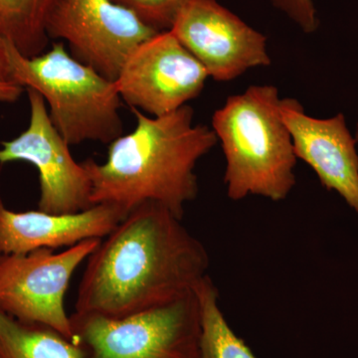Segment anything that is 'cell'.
I'll use <instances>...</instances> for the list:
<instances>
[{"instance_id": "6da1fadb", "label": "cell", "mask_w": 358, "mask_h": 358, "mask_svg": "<svg viewBox=\"0 0 358 358\" xmlns=\"http://www.w3.org/2000/svg\"><path fill=\"white\" fill-rule=\"evenodd\" d=\"M210 265L182 219L157 202L129 212L87 259L75 313L128 317L192 293Z\"/></svg>"}, {"instance_id": "7a4b0ae2", "label": "cell", "mask_w": 358, "mask_h": 358, "mask_svg": "<svg viewBox=\"0 0 358 358\" xmlns=\"http://www.w3.org/2000/svg\"><path fill=\"white\" fill-rule=\"evenodd\" d=\"M131 110L136 129L110 143L107 160L83 162L92 205H114L127 216L141 204L157 202L182 219L186 204L199 193L195 167L218 143L217 136L193 124L189 105L162 117Z\"/></svg>"}, {"instance_id": "3957f363", "label": "cell", "mask_w": 358, "mask_h": 358, "mask_svg": "<svg viewBox=\"0 0 358 358\" xmlns=\"http://www.w3.org/2000/svg\"><path fill=\"white\" fill-rule=\"evenodd\" d=\"M280 101L275 86H251L214 113L212 129L225 155L224 183L230 199L259 195L282 201L296 185L298 159Z\"/></svg>"}, {"instance_id": "277c9868", "label": "cell", "mask_w": 358, "mask_h": 358, "mask_svg": "<svg viewBox=\"0 0 358 358\" xmlns=\"http://www.w3.org/2000/svg\"><path fill=\"white\" fill-rule=\"evenodd\" d=\"M7 57L13 81L43 96L52 124L69 145H110L124 134L115 82L72 57L62 42L29 58L8 39Z\"/></svg>"}, {"instance_id": "5b68a950", "label": "cell", "mask_w": 358, "mask_h": 358, "mask_svg": "<svg viewBox=\"0 0 358 358\" xmlns=\"http://www.w3.org/2000/svg\"><path fill=\"white\" fill-rule=\"evenodd\" d=\"M73 341L86 358H199L201 308L194 291L128 317L73 313Z\"/></svg>"}, {"instance_id": "8992f818", "label": "cell", "mask_w": 358, "mask_h": 358, "mask_svg": "<svg viewBox=\"0 0 358 358\" xmlns=\"http://www.w3.org/2000/svg\"><path fill=\"white\" fill-rule=\"evenodd\" d=\"M101 240H85L60 253L39 249L0 257V310L20 322L52 327L73 341L66 292L77 268Z\"/></svg>"}, {"instance_id": "52a82bcc", "label": "cell", "mask_w": 358, "mask_h": 358, "mask_svg": "<svg viewBox=\"0 0 358 358\" xmlns=\"http://www.w3.org/2000/svg\"><path fill=\"white\" fill-rule=\"evenodd\" d=\"M46 33L65 40L72 57L115 82L136 47L159 32L112 0H55Z\"/></svg>"}, {"instance_id": "ba28073f", "label": "cell", "mask_w": 358, "mask_h": 358, "mask_svg": "<svg viewBox=\"0 0 358 358\" xmlns=\"http://www.w3.org/2000/svg\"><path fill=\"white\" fill-rule=\"evenodd\" d=\"M30 103L28 128L17 138L2 141L0 164L26 162L39 173L38 210L74 214L94 206L92 182L84 166L71 155L69 143L53 126L43 96L27 89Z\"/></svg>"}, {"instance_id": "9c48e42d", "label": "cell", "mask_w": 358, "mask_h": 358, "mask_svg": "<svg viewBox=\"0 0 358 358\" xmlns=\"http://www.w3.org/2000/svg\"><path fill=\"white\" fill-rule=\"evenodd\" d=\"M208 73L171 30L136 47L115 80L122 101L162 117L196 98Z\"/></svg>"}, {"instance_id": "30bf717a", "label": "cell", "mask_w": 358, "mask_h": 358, "mask_svg": "<svg viewBox=\"0 0 358 358\" xmlns=\"http://www.w3.org/2000/svg\"><path fill=\"white\" fill-rule=\"evenodd\" d=\"M171 31L216 81L271 65L267 38L217 0H187Z\"/></svg>"}, {"instance_id": "8fae6325", "label": "cell", "mask_w": 358, "mask_h": 358, "mask_svg": "<svg viewBox=\"0 0 358 358\" xmlns=\"http://www.w3.org/2000/svg\"><path fill=\"white\" fill-rule=\"evenodd\" d=\"M280 112L296 159L312 167L322 185L338 193L358 215L357 143L346 126L345 115L315 119L292 98L281 99Z\"/></svg>"}, {"instance_id": "7c38bea8", "label": "cell", "mask_w": 358, "mask_h": 358, "mask_svg": "<svg viewBox=\"0 0 358 358\" xmlns=\"http://www.w3.org/2000/svg\"><path fill=\"white\" fill-rule=\"evenodd\" d=\"M124 214L114 205L96 204L74 214L10 210L0 199V257L39 249L70 248L109 235Z\"/></svg>"}, {"instance_id": "4fadbf2b", "label": "cell", "mask_w": 358, "mask_h": 358, "mask_svg": "<svg viewBox=\"0 0 358 358\" xmlns=\"http://www.w3.org/2000/svg\"><path fill=\"white\" fill-rule=\"evenodd\" d=\"M0 358H86V353L52 327L20 322L0 310Z\"/></svg>"}, {"instance_id": "5bb4252c", "label": "cell", "mask_w": 358, "mask_h": 358, "mask_svg": "<svg viewBox=\"0 0 358 358\" xmlns=\"http://www.w3.org/2000/svg\"><path fill=\"white\" fill-rule=\"evenodd\" d=\"M201 308L199 358H257L228 324L219 305V293L206 275L195 288Z\"/></svg>"}, {"instance_id": "9a60e30c", "label": "cell", "mask_w": 358, "mask_h": 358, "mask_svg": "<svg viewBox=\"0 0 358 358\" xmlns=\"http://www.w3.org/2000/svg\"><path fill=\"white\" fill-rule=\"evenodd\" d=\"M55 0H0V24L7 38L26 57L43 53L46 22Z\"/></svg>"}, {"instance_id": "2e32d148", "label": "cell", "mask_w": 358, "mask_h": 358, "mask_svg": "<svg viewBox=\"0 0 358 358\" xmlns=\"http://www.w3.org/2000/svg\"><path fill=\"white\" fill-rule=\"evenodd\" d=\"M157 32L169 31L187 0H112Z\"/></svg>"}, {"instance_id": "e0dca14e", "label": "cell", "mask_w": 358, "mask_h": 358, "mask_svg": "<svg viewBox=\"0 0 358 358\" xmlns=\"http://www.w3.org/2000/svg\"><path fill=\"white\" fill-rule=\"evenodd\" d=\"M270 2L303 32L313 33L319 28L320 21L313 0H270Z\"/></svg>"}, {"instance_id": "ac0fdd59", "label": "cell", "mask_w": 358, "mask_h": 358, "mask_svg": "<svg viewBox=\"0 0 358 358\" xmlns=\"http://www.w3.org/2000/svg\"><path fill=\"white\" fill-rule=\"evenodd\" d=\"M7 36L0 24V82H13L7 57Z\"/></svg>"}, {"instance_id": "d6986e66", "label": "cell", "mask_w": 358, "mask_h": 358, "mask_svg": "<svg viewBox=\"0 0 358 358\" xmlns=\"http://www.w3.org/2000/svg\"><path fill=\"white\" fill-rule=\"evenodd\" d=\"M24 88L15 82H0V102L14 103L22 95Z\"/></svg>"}, {"instance_id": "ffe728a7", "label": "cell", "mask_w": 358, "mask_h": 358, "mask_svg": "<svg viewBox=\"0 0 358 358\" xmlns=\"http://www.w3.org/2000/svg\"><path fill=\"white\" fill-rule=\"evenodd\" d=\"M355 141H357V143H358V124L357 126V131H355Z\"/></svg>"}]
</instances>
